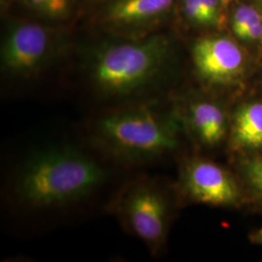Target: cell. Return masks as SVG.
<instances>
[{
	"mask_svg": "<svg viewBox=\"0 0 262 262\" xmlns=\"http://www.w3.org/2000/svg\"><path fill=\"white\" fill-rule=\"evenodd\" d=\"M184 12L189 20L202 26H211L200 0H184Z\"/></svg>",
	"mask_w": 262,
	"mask_h": 262,
	"instance_id": "14",
	"label": "cell"
},
{
	"mask_svg": "<svg viewBox=\"0 0 262 262\" xmlns=\"http://www.w3.org/2000/svg\"><path fill=\"white\" fill-rule=\"evenodd\" d=\"M67 55V45L51 28L34 23L13 26L1 45V71L19 84L41 80Z\"/></svg>",
	"mask_w": 262,
	"mask_h": 262,
	"instance_id": "5",
	"label": "cell"
},
{
	"mask_svg": "<svg viewBox=\"0 0 262 262\" xmlns=\"http://www.w3.org/2000/svg\"><path fill=\"white\" fill-rule=\"evenodd\" d=\"M78 127L105 159L131 172L176 158L186 135L174 98L163 96L88 111Z\"/></svg>",
	"mask_w": 262,
	"mask_h": 262,
	"instance_id": "2",
	"label": "cell"
},
{
	"mask_svg": "<svg viewBox=\"0 0 262 262\" xmlns=\"http://www.w3.org/2000/svg\"><path fill=\"white\" fill-rule=\"evenodd\" d=\"M259 19H262L261 16L252 6L242 5L237 8L232 20V28L236 36L240 37L248 28Z\"/></svg>",
	"mask_w": 262,
	"mask_h": 262,
	"instance_id": "13",
	"label": "cell"
},
{
	"mask_svg": "<svg viewBox=\"0 0 262 262\" xmlns=\"http://www.w3.org/2000/svg\"><path fill=\"white\" fill-rule=\"evenodd\" d=\"M239 38L249 42L259 40L262 38V19L254 23L253 26L248 28Z\"/></svg>",
	"mask_w": 262,
	"mask_h": 262,
	"instance_id": "16",
	"label": "cell"
},
{
	"mask_svg": "<svg viewBox=\"0 0 262 262\" xmlns=\"http://www.w3.org/2000/svg\"><path fill=\"white\" fill-rule=\"evenodd\" d=\"M234 150H262V102L244 104L235 112L229 134Z\"/></svg>",
	"mask_w": 262,
	"mask_h": 262,
	"instance_id": "9",
	"label": "cell"
},
{
	"mask_svg": "<svg viewBox=\"0 0 262 262\" xmlns=\"http://www.w3.org/2000/svg\"><path fill=\"white\" fill-rule=\"evenodd\" d=\"M79 72L90 109L163 96L171 45L162 35L104 40L81 52Z\"/></svg>",
	"mask_w": 262,
	"mask_h": 262,
	"instance_id": "3",
	"label": "cell"
},
{
	"mask_svg": "<svg viewBox=\"0 0 262 262\" xmlns=\"http://www.w3.org/2000/svg\"><path fill=\"white\" fill-rule=\"evenodd\" d=\"M8 1H9V0H1V3H2V4H6Z\"/></svg>",
	"mask_w": 262,
	"mask_h": 262,
	"instance_id": "18",
	"label": "cell"
},
{
	"mask_svg": "<svg viewBox=\"0 0 262 262\" xmlns=\"http://www.w3.org/2000/svg\"><path fill=\"white\" fill-rule=\"evenodd\" d=\"M242 171L253 195L262 201V157L245 161Z\"/></svg>",
	"mask_w": 262,
	"mask_h": 262,
	"instance_id": "11",
	"label": "cell"
},
{
	"mask_svg": "<svg viewBox=\"0 0 262 262\" xmlns=\"http://www.w3.org/2000/svg\"><path fill=\"white\" fill-rule=\"evenodd\" d=\"M174 0H116L106 19L118 28L137 27L158 19L172 6Z\"/></svg>",
	"mask_w": 262,
	"mask_h": 262,
	"instance_id": "10",
	"label": "cell"
},
{
	"mask_svg": "<svg viewBox=\"0 0 262 262\" xmlns=\"http://www.w3.org/2000/svg\"><path fill=\"white\" fill-rule=\"evenodd\" d=\"M133 172L115 165L77 127L24 145L3 171L1 204L30 232L73 224L100 212Z\"/></svg>",
	"mask_w": 262,
	"mask_h": 262,
	"instance_id": "1",
	"label": "cell"
},
{
	"mask_svg": "<svg viewBox=\"0 0 262 262\" xmlns=\"http://www.w3.org/2000/svg\"><path fill=\"white\" fill-rule=\"evenodd\" d=\"M211 26L216 25L221 17V0H200Z\"/></svg>",
	"mask_w": 262,
	"mask_h": 262,
	"instance_id": "15",
	"label": "cell"
},
{
	"mask_svg": "<svg viewBox=\"0 0 262 262\" xmlns=\"http://www.w3.org/2000/svg\"><path fill=\"white\" fill-rule=\"evenodd\" d=\"M178 181L183 201L212 207L236 206L241 192L232 175L215 161L200 155L182 157Z\"/></svg>",
	"mask_w": 262,
	"mask_h": 262,
	"instance_id": "6",
	"label": "cell"
},
{
	"mask_svg": "<svg viewBox=\"0 0 262 262\" xmlns=\"http://www.w3.org/2000/svg\"><path fill=\"white\" fill-rule=\"evenodd\" d=\"M28 5L50 18L66 17L70 8V0H26Z\"/></svg>",
	"mask_w": 262,
	"mask_h": 262,
	"instance_id": "12",
	"label": "cell"
},
{
	"mask_svg": "<svg viewBox=\"0 0 262 262\" xmlns=\"http://www.w3.org/2000/svg\"><path fill=\"white\" fill-rule=\"evenodd\" d=\"M251 240L253 243L262 245V227L251 235Z\"/></svg>",
	"mask_w": 262,
	"mask_h": 262,
	"instance_id": "17",
	"label": "cell"
},
{
	"mask_svg": "<svg viewBox=\"0 0 262 262\" xmlns=\"http://www.w3.org/2000/svg\"><path fill=\"white\" fill-rule=\"evenodd\" d=\"M197 76L211 85L231 84L242 74L245 56L229 38L205 36L198 39L191 50Z\"/></svg>",
	"mask_w": 262,
	"mask_h": 262,
	"instance_id": "7",
	"label": "cell"
},
{
	"mask_svg": "<svg viewBox=\"0 0 262 262\" xmlns=\"http://www.w3.org/2000/svg\"><path fill=\"white\" fill-rule=\"evenodd\" d=\"M178 107L186 135L198 149L213 150L227 135V118L224 108L205 97L174 99Z\"/></svg>",
	"mask_w": 262,
	"mask_h": 262,
	"instance_id": "8",
	"label": "cell"
},
{
	"mask_svg": "<svg viewBox=\"0 0 262 262\" xmlns=\"http://www.w3.org/2000/svg\"><path fill=\"white\" fill-rule=\"evenodd\" d=\"M175 182L151 171L133 172L109 199L105 214L111 215L127 235L145 246L150 256L164 252L179 204Z\"/></svg>",
	"mask_w": 262,
	"mask_h": 262,
	"instance_id": "4",
	"label": "cell"
}]
</instances>
